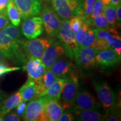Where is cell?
Segmentation results:
<instances>
[{"mask_svg": "<svg viewBox=\"0 0 121 121\" xmlns=\"http://www.w3.org/2000/svg\"><path fill=\"white\" fill-rule=\"evenodd\" d=\"M95 48L78 47L73 55L78 67L82 69H90L96 66L95 56L98 52Z\"/></svg>", "mask_w": 121, "mask_h": 121, "instance_id": "obj_6", "label": "cell"}, {"mask_svg": "<svg viewBox=\"0 0 121 121\" xmlns=\"http://www.w3.org/2000/svg\"><path fill=\"white\" fill-rule=\"evenodd\" d=\"M6 57L4 56V54L1 52V51H0V63L1 62H4L5 60Z\"/></svg>", "mask_w": 121, "mask_h": 121, "instance_id": "obj_42", "label": "cell"}, {"mask_svg": "<svg viewBox=\"0 0 121 121\" xmlns=\"http://www.w3.org/2000/svg\"><path fill=\"white\" fill-rule=\"evenodd\" d=\"M96 64L103 69H110L116 66L121 60V57L112 48L99 51L95 56Z\"/></svg>", "mask_w": 121, "mask_h": 121, "instance_id": "obj_14", "label": "cell"}, {"mask_svg": "<svg viewBox=\"0 0 121 121\" xmlns=\"http://www.w3.org/2000/svg\"><path fill=\"white\" fill-rule=\"evenodd\" d=\"M69 22L72 30L75 33L81 26L84 22V21L79 15L71 18L70 20H69Z\"/></svg>", "mask_w": 121, "mask_h": 121, "instance_id": "obj_30", "label": "cell"}, {"mask_svg": "<svg viewBox=\"0 0 121 121\" xmlns=\"http://www.w3.org/2000/svg\"><path fill=\"white\" fill-rule=\"evenodd\" d=\"M74 120V117L72 113L69 110H66L63 112L60 121H72Z\"/></svg>", "mask_w": 121, "mask_h": 121, "instance_id": "obj_35", "label": "cell"}, {"mask_svg": "<svg viewBox=\"0 0 121 121\" xmlns=\"http://www.w3.org/2000/svg\"><path fill=\"white\" fill-rule=\"evenodd\" d=\"M36 91H37V85L34 81L29 78L19 91L22 98V101L26 102L34 99Z\"/></svg>", "mask_w": 121, "mask_h": 121, "instance_id": "obj_21", "label": "cell"}, {"mask_svg": "<svg viewBox=\"0 0 121 121\" xmlns=\"http://www.w3.org/2000/svg\"><path fill=\"white\" fill-rule=\"evenodd\" d=\"M24 69L28 72L29 78L34 81L37 85L47 70L42 59L36 58H29Z\"/></svg>", "mask_w": 121, "mask_h": 121, "instance_id": "obj_13", "label": "cell"}, {"mask_svg": "<svg viewBox=\"0 0 121 121\" xmlns=\"http://www.w3.org/2000/svg\"><path fill=\"white\" fill-rule=\"evenodd\" d=\"M104 12V5L100 0H95L91 13L89 19H92L97 17ZM88 19V20H89Z\"/></svg>", "mask_w": 121, "mask_h": 121, "instance_id": "obj_29", "label": "cell"}, {"mask_svg": "<svg viewBox=\"0 0 121 121\" xmlns=\"http://www.w3.org/2000/svg\"><path fill=\"white\" fill-rule=\"evenodd\" d=\"M42 19L39 16H33L24 20L22 25V34L28 39L37 38L43 33Z\"/></svg>", "mask_w": 121, "mask_h": 121, "instance_id": "obj_12", "label": "cell"}, {"mask_svg": "<svg viewBox=\"0 0 121 121\" xmlns=\"http://www.w3.org/2000/svg\"><path fill=\"white\" fill-rule=\"evenodd\" d=\"M4 116L0 113V121H4Z\"/></svg>", "mask_w": 121, "mask_h": 121, "instance_id": "obj_44", "label": "cell"}, {"mask_svg": "<svg viewBox=\"0 0 121 121\" xmlns=\"http://www.w3.org/2000/svg\"><path fill=\"white\" fill-rule=\"evenodd\" d=\"M121 0H111V4L114 6H117L119 4H121Z\"/></svg>", "mask_w": 121, "mask_h": 121, "instance_id": "obj_40", "label": "cell"}, {"mask_svg": "<svg viewBox=\"0 0 121 121\" xmlns=\"http://www.w3.org/2000/svg\"><path fill=\"white\" fill-rule=\"evenodd\" d=\"M121 120V115L117 112L114 111L105 116L104 121H118Z\"/></svg>", "mask_w": 121, "mask_h": 121, "instance_id": "obj_34", "label": "cell"}, {"mask_svg": "<svg viewBox=\"0 0 121 121\" xmlns=\"http://www.w3.org/2000/svg\"><path fill=\"white\" fill-rule=\"evenodd\" d=\"M57 37L65 48L66 55L70 58H73L74 53L78 47L75 40V33L71 28L69 19H63L61 21Z\"/></svg>", "mask_w": 121, "mask_h": 121, "instance_id": "obj_3", "label": "cell"}, {"mask_svg": "<svg viewBox=\"0 0 121 121\" xmlns=\"http://www.w3.org/2000/svg\"><path fill=\"white\" fill-rule=\"evenodd\" d=\"M73 105L78 109H94L100 108V105L95 98L88 92H78Z\"/></svg>", "mask_w": 121, "mask_h": 121, "instance_id": "obj_15", "label": "cell"}, {"mask_svg": "<svg viewBox=\"0 0 121 121\" xmlns=\"http://www.w3.org/2000/svg\"><path fill=\"white\" fill-rule=\"evenodd\" d=\"M87 20L90 25H92L94 28L96 29L107 30L110 28L104 13L94 19H89Z\"/></svg>", "mask_w": 121, "mask_h": 121, "instance_id": "obj_25", "label": "cell"}, {"mask_svg": "<svg viewBox=\"0 0 121 121\" xmlns=\"http://www.w3.org/2000/svg\"><path fill=\"white\" fill-rule=\"evenodd\" d=\"M93 84L103 108L108 111L113 109L116 103V95L113 89L105 81L94 80Z\"/></svg>", "mask_w": 121, "mask_h": 121, "instance_id": "obj_4", "label": "cell"}, {"mask_svg": "<svg viewBox=\"0 0 121 121\" xmlns=\"http://www.w3.org/2000/svg\"><path fill=\"white\" fill-rule=\"evenodd\" d=\"M116 16H117V23L121 25V6L119 4L116 6Z\"/></svg>", "mask_w": 121, "mask_h": 121, "instance_id": "obj_38", "label": "cell"}, {"mask_svg": "<svg viewBox=\"0 0 121 121\" xmlns=\"http://www.w3.org/2000/svg\"><path fill=\"white\" fill-rule=\"evenodd\" d=\"M52 44V41L45 38H34L22 41V46L27 58H42L45 51Z\"/></svg>", "mask_w": 121, "mask_h": 121, "instance_id": "obj_7", "label": "cell"}, {"mask_svg": "<svg viewBox=\"0 0 121 121\" xmlns=\"http://www.w3.org/2000/svg\"><path fill=\"white\" fill-rule=\"evenodd\" d=\"M50 71L53 72L58 78L66 79L69 78L72 72H73L71 63L68 60L61 59H60L53 65Z\"/></svg>", "mask_w": 121, "mask_h": 121, "instance_id": "obj_17", "label": "cell"}, {"mask_svg": "<svg viewBox=\"0 0 121 121\" xmlns=\"http://www.w3.org/2000/svg\"><path fill=\"white\" fill-rule=\"evenodd\" d=\"M41 18L48 37H54L57 35L61 25V21L53 9L48 6L45 7L42 11Z\"/></svg>", "mask_w": 121, "mask_h": 121, "instance_id": "obj_8", "label": "cell"}, {"mask_svg": "<svg viewBox=\"0 0 121 121\" xmlns=\"http://www.w3.org/2000/svg\"><path fill=\"white\" fill-rule=\"evenodd\" d=\"M78 79L74 72H72L70 77L65 82L60 94V99L63 103L62 105L63 109L65 108H69L70 105H73L78 92Z\"/></svg>", "mask_w": 121, "mask_h": 121, "instance_id": "obj_9", "label": "cell"}, {"mask_svg": "<svg viewBox=\"0 0 121 121\" xmlns=\"http://www.w3.org/2000/svg\"><path fill=\"white\" fill-rule=\"evenodd\" d=\"M20 120V116L14 112L7 113L4 117V121H19Z\"/></svg>", "mask_w": 121, "mask_h": 121, "instance_id": "obj_36", "label": "cell"}, {"mask_svg": "<svg viewBox=\"0 0 121 121\" xmlns=\"http://www.w3.org/2000/svg\"><path fill=\"white\" fill-rule=\"evenodd\" d=\"M104 6L108 5L111 4V0H100Z\"/></svg>", "mask_w": 121, "mask_h": 121, "instance_id": "obj_41", "label": "cell"}, {"mask_svg": "<svg viewBox=\"0 0 121 121\" xmlns=\"http://www.w3.org/2000/svg\"><path fill=\"white\" fill-rule=\"evenodd\" d=\"M84 2V0H51L53 9L62 20L81 14Z\"/></svg>", "mask_w": 121, "mask_h": 121, "instance_id": "obj_2", "label": "cell"}, {"mask_svg": "<svg viewBox=\"0 0 121 121\" xmlns=\"http://www.w3.org/2000/svg\"><path fill=\"white\" fill-rule=\"evenodd\" d=\"M66 80V78H58L47 89H45L39 97H45L60 100L63 86Z\"/></svg>", "mask_w": 121, "mask_h": 121, "instance_id": "obj_19", "label": "cell"}, {"mask_svg": "<svg viewBox=\"0 0 121 121\" xmlns=\"http://www.w3.org/2000/svg\"><path fill=\"white\" fill-rule=\"evenodd\" d=\"M22 102V98L19 92L14 94L2 103L0 109V113L5 116L13 109L16 108Z\"/></svg>", "mask_w": 121, "mask_h": 121, "instance_id": "obj_22", "label": "cell"}, {"mask_svg": "<svg viewBox=\"0 0 121 121\" xmlns=\"http://www.w3.org/2000/svg\"><path fill=\"white\" fill-rule=\"evenodd\" d=\"M2 100H3V95H2L1 92H0V105L2 103Z\"/></svg>", "mask_w": 121, "mask_h": 121, "instance_id": "obj_43", "label": "cell"}, {"mask_svg": "<svg viewBox=\"0 0 121 121\" xmlns=\"http://www.w3.org/2000/svg\"><path fill=\"white\" fill-rule=\"evenodd\" d=\"M95 1V0H84L82 12L80 15L84 22L89 19Z\"/></svg>", "mask_w": 121, "mask_h": 121, "instance_id": "obj_28", "label": "cell"}, {"mask_svg": "<svg viewBox=\"0 0 121 121\" xmlns=\"http://www.w3.org/2000/svg\"><path fill=\"white\" fill-rule=\"evenodd\" d=\"M7 13L12 24L17 27L21 22V16L13 0H11L7 5Z\"/></svg>", "mask_w": 121, "mask_h": 121, "instance_id": "obj_23", "label": "cell"}, {"mask_svg": "<svg viewBox=\"0 0 121 121\" xmlns=\"http://www.w3.org/2000/svg\"><path fill=\"white\" fill-rule=\"evenodd\" d=\"M58 78H58L51 71H45L44 74L42 77L41 81L37 85V91H36V94L34 99L39 98L40 95L44 91L45 89H47Z\"/></svg>", "mask_w": 121, "mask_h": 121, "instance_id": "obj_20", "label": "cell"}, {"mask_svg": "<svg viewBox=\"0 0 121 121\" xmlns=\"http://www.w3.org/2000/svg\"><path fill=\"white\" fill-rule=\"evenodd\" d=\"M27 104L26 102H22L19 104V105L16 107V114L19 115V116H23L24 113L25 112V110H26Z\"/></svg>", "mask_w": 121, "mask_h": 121, "instance_id": "obj_37", "label": "cell"}, {"mask_svg": "<svg viewBox=\"0 0 121 121\" xmlns=\"http://www.w3.org/2000/svg\"><path fill=\"white\" fill-rule=\"evenodd\" d=\"M73 113L78 120L81 121H102L105 118V116L94 109H78L74 108Z\"/></svg>", "mask_w": 121, "mask_h": 121, "instance_id": "obj_18", "label": "cell"}, {"mask_svg": "<svg viewBox=\"0 0 121 121\" xmlns=\"http://www.w3.org/2000/svg\"><path fill=\"white\" fill-rule=\"evenodd\" d=\"M21 68L19 67H9L8 65L6 64L4 62H1L0 63V77L10 72L19 70Z\"/></svg>", "mask_w": 121, "mask_h": 121, "instance_id": "obj_33", "label": "cell"}, {"mask_svg": "<svg viewBox=\"0 0 121 121\" xmlns=\"http://www.w3.org/2000/svg\"><path fill=\"white\" fill-rule=\"evenodd\" d=\"M13 1L19 10L21 18L24 20L40 14L43 7L42 0H13Z\"/></svg>", "mask_w": 121, "mask_h": 121, "instance_id": "obj_10", "label": "cell"}, {"mask_svg": "<svg viewBox=\"0 0 121 121\" xmlns=\"http://www.w3.org/2000/svg\"><path fill=\"white\" fill-rule=\"evenodd\" d=\"M108 24L110 26L114 28L117 24V16H116V7L111 4L108 5L104 6V12Z\"/></svg>", "mask_w": 121, "mask_h": 121, "instance_id": "obj_26", "label": "cell"}, {"mask_svg": "<svg viewBox=\"0 0 121 121\" xmlns=\"http://www.w3.org/2000/svg\"><path fill=\"white\" fill-rule=\"evenodd\" d=\"M111 48L117 52L119 56L121 57V38L118 34H114Z\"/></svg>", "mask_w": 121, "mask_h": 121, "instance_id": "obj_31", "label": "cell"}, {"mask_svg": "<svg viewBox=\"0 0 121 121\" xmlns=\"http://www.w3.org/2000/svg\"><path fill=\"white\" fill-rule=\"evenodd\" d=\"M9 20L7 16V10L6 9L0 11V30L6 28L9 25Z\"/></svg>", "mask_w": 121, "mask_h": 121, "instance_id": "obj_32", "label": "cell"}, {"mask_svg": "<svg viewBox=\"0 0 121 121\" xmlns=\"http://www.w3.org/2000/svg\"><path fill=\"white\" fill-rule=\"evenodd\" d=\"M17 27L9 25L0 30V51L6 58L17 65H25L27 57Z\"/></svg>", "mask_w": 121, "mask_h": 121, "instance_id": "obj_1", "label": "cell"}, {"mask_svg": "<svg viewBox=\"0 0 121 121\" xmlns=\"http://www.w3.org/2000/svg\"><path fill=\"white\" fill-rule=\"evenodd\" d=\"M11 0H0V11L5 9Z\"/></svg>", "mask_w": 121, "mask_h": 121, "instance_id": "obj_39", "label": "cell"}, {"mask_svg": "<svg viewBox=\"0 0 121 121\" xmlns=\"http://www.w3.org/2000/svg\"><path fill=\"white\" fill-rule=\"evenodd\" d=\"M46 98L39 97L32 99L26 105L25 112L22 116L26 121H47L44 107Z\"/></svg>", "mask_w": 121, "mask_h": 121, "instance_id": "obj_5", "label": "cell"}, {"mask_svg": "<svg viewBox=\"0 0 121 121\" xmlns=\"http://www.w3.org/2000/svg\"><path fill=\"white\" fill-rule=\"evenodd\" d=\"M90 25L89 24L88 20L85 21L83 23L82 25H81V26L78 29V31L75 32V40L78 48L79 47L82 40L84 39Z\"/></svg>", "mask_w": 121, "mask_h": 121, "instance_id": "obj_27", "label": "cell"}, {"mask_svg": "<svg viewBox=\"0 0 121 121\" xmlns=\"http://www.w3.org/2000/svg\"><path fill=\"white\" fill-rule=\"evenodd\" d=\"M96 40V30L95 28H89L87 30L84 39L81 42L79 47L95 48V42Z\"/></svg>", "mask_w": 121, "mask_h": 121, "instance_id": "obj_24", "label": "cell"}, {"mask_svg": "<svg viewBox=\"0 0 121 121\" xmlns=\"http://www.w3.org/2000/svg\"><path fill=\"white\" fill-rule=\"evenodd\" d=\"M66 54V50L60 42L52 43L42 57V60L47 70H50L56 62Z\"/></svg>", "mask_w": 121, "mask_h": 121, "instance_id": "obj_11", "label": "cell"}, {"mask_svg": "<svg viewBox=\"0 0 121 121\" xmlns=\"http://www.w3.org/2000/svg\"><path fill=\"white\" fill-rule=\"evenodd\" d=\"M44 110L48 121H59L63 112V108L59 100L48 98L45 100Z\"/></svg>", "mask_w": 121, "mask_h": 121, "instance_id": "obj_16", "label": "cell"}]
</instances>
